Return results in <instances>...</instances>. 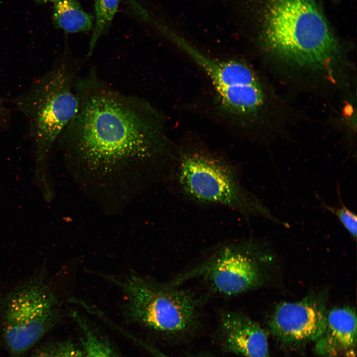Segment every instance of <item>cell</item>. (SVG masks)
<instances>
[{
  "instance_id": "18",
  "label": "cell",
  "mask_w": 357,
  "mask_h": 357,
  "mask_svg": "<svg viewBox=\"0 0 357 357\" xmlns=\"http://www.w3.org/2000/svg\"><path fill=\"white\" fill-rule=\"evenodd\" d=\"M148 349H149L150 352L154 354L156 357H170L163 353L157 350L156 349L153 348L151 347H147Z\"/></svg>"
},
{
  "instance_id": "1",
  "label": "cell",
  "mask_w": 357,
  "mask_h": 357,
  "mask_svg": "<svg viewBox=\"0 0 357 357\" xmlns=\"http://www.w3.org/2000/svg\"><path fill=\"white\" fill-rule=\"evenodd\" d=\"M76 114L58 139L75 180L100 201L123 202L143 186L173 150L158 112L95 74L76 80Z\"/></svg>"
},
{
  "instance_id": "12",
  "label": "cell",
  "mask_w": 357,
  "mask_h": 357,
  "mask_svg": "<svg viewBox=\"0 0 357 357\" xmlns=\"http://www.w3.org/2000/svg\"><path fill=\"white\" fill-rule=\"evenodd\" d=\"M53 2V21L56 28L69 33L93 29V16L86 12L77 0H55Z\"/></svg>"
},
{
  "instance_id": "14",
  "label": "cell",
  "mask_w": 357,
  "mask_h": 357,
  "mask_svg": "<svg viewBox=\"0 0 357 357\" xmlns=\"http://www.w3.org/2000/svg\"><path fill=\"white\" fill-rule=\"evenodd\" d=\"M72 315L84 333L81 357H114L109 346L91 329L84 318L76 311Z\"/></svg>"
},
{
  "instance_id": "4",
  "label": "cell",
  "mask_w": 357,
  "mask_h": 357,
  "mask_svg": "<svg viewBox=\"0 0 357 357\" xmlns=\"http://www.w3.org/2000/svg\"><path fill=\"white\" fill-rule=\"evenodd\" d=\"M75 68L67 52L14 99L16 109L28 120L36 147V176L40 186L50 183L48 159L51 149L77 113Z\"/></svg>"
},
{
  "instance_id": "17",
  "label": "cell",
  "mask_w": 357,
  "mask_h": 357,
  "mask_svg": "<svg viewBox=\"0 0 357 357\" xmlns=\"http://www.w3.org/2000/svg\"><path fill=\"white\" fill-rule=\"evenodd\" d=\"M9 113L0 98V125L6 123L9 119Z\"/></svg>"
},
{
  "instance_id": "8",
  "label": "cell",
  "mask_w": 357,
  "mask_h": 357,
  "mask_svg": "<svg viewBox=\"0 0 357 357\" xmlns=\"http://www.w3.org/2000/svg\"><path fill=\"white\" fill-rule=\"evenodd\" d=\"M193 278H198L212 292L225 297L245 293L257 287L262 281L254 257L247 249L234 245L220 248L170 283L178 286Z\"/></svg>"
},
{
  "instance_id": "15",
  "label": "cell",
  "mask_w": 357,
  "mask_h": 357,
  "mask_svg": "<svg viewBox=\"0 0 357 357\" xmlns=\"http://www.w3.org/2000/svg\"><path fill=\"white\" fill-rule=\"evenodd\" d=\"M338 204L335 206L327 204L318 195L317 197L320 201V207L334 215L341 223L345 228L355 239L357 231V217L356 214L348 208L343 203L342 199L339 185L337 186Z\"/></svg>"
},
{
  "instance_id": "11",
  "label": "cell",
  "mask_w": 357,
  "mask_h": 357,
  "mask_svg": "<svg viewBox=\"0 0 357 357\" xmlns=\"http://www.w3.org/2000/svg\"><path fill=\"white\" fill-rule=\"evenodd\" d=\"M220 325L226 349L245 357H270L267 333L257 322L242 313L226 311L221 314Z\"/></svg>"
},
{
  "instance_id": "16",
  "label": "cell",
  "mask_w": 357,
  "mask_h": 357,
  "mask_svg": "<svg viewBox=\"0 0 357 357\" xmlns=\"http://www.w3.org/2000/svg\"><path fill=\"white\" fill-rule=\"evenodd\" d=\"M82 350L71 342H62L45 345L32 357H81Z\"/></svg>"
},
{
  "instance_id": "13",
  "label": "cell",
  "mask_w": 357,
  "mask_h": 357,
  "mask_svg": "<svg viewBox=\"0 0 357 357\" xmlns=\"http://www.w3.org/2000/svg\"><path fill=\"white\" fill-rule=\"evenodd\" d=\"M119 3V0H95V23L89 42L88 56L92 55L98 41L110 26Z\"/></svg>"
},
{
  "instance_id": "3",
  "label": "cell",
  "mask_w": 357,
  "mask_h": 357,
  "mask_svg": "<svg viewBox=\"0 0 357 357\" xmlns=\"http://www.w3.org/2000/svg\"><path fill=\"white\" fill-rule=\"evenodd\" d=\"M172 177L184 198L195 203L228 207L246 216L281 223L256 195L241 184L231 163L207 147L185 144L173 152Z\"/></svg>"
},
{
  "instance_id": "9",
  "label": "cell",
  "mask_w": 357,
  "mask_h": 357,
  "mask_svg": "<svg viewBox=\"0 0 357 357\" xmlns=\"http://www.w3.org/2000/svg\"><path fill=\"white\" fill-rule=\"evenodd\" d=\"M325 294H309L300 300L281 302L276 305L269 321L272 335L288 344L315 342L326 324Z\"/></svg>"
},
{
  "instance_id": "19",
  "label": "cell",
  "mask_w": 357,
  "mask_h": 357,
  "mask_svg": "<svg viewBox=\"0 0 357 357\" xmlns=\"http://www.w3.org/2000/svg\"><path fill=\"white\" fill-rule=\"evenodd\" d=\"M55 0H34L38 3H45L48 2H54Z\"/></svg>"
},
{
  "instance_id": "5",
  "label": "cell",
  "mask_w": 357,
  "mask_h": 357,
  "mask_svg": "<svg viewBox=\"0 0 357 357\" xmlns=\"http://www.w3.org/2000/svg\"><path fill=\"white\" fill-rule=\"evenodd\" d=\"M101 275L122 292L123 313L130 321L160 332L177 333L196 320L200 302L189 291L158 283L132 270L123 275Z\"/></svg>"
},
{
  "instance_id": "7",
  "label": "cell",
  "mask_w": 357,
  "mask_h": 357,
  "mask_svg": "<svg viewBox=\"0 0 357 357\" xmlns=\"http://www.w3.org/2000/svg\"><path fill=\"white\" fill-rule=\"evenodd\" d=\"M170 40L185 52L209 77L221 109L231 113L248 109L262 98L264 89L254 71L237 60L221 61L204 55L174 33Z\"/></svg>"
},
{
  "instance_id": "6",
  "label": "cell",
  "mask_w": 357,
  "mask_h": 357,
  "mask_svg": "<svg viewBox=\"0 0 357 357\" xmlns=\"http://www.w3.org/2000/svg\"><path fill=\"white\" fill-rule=\"evenodd\" d=\"M44 268L0 297V313L8 348L16 353L32 347L60 313V300Z\"/></svg>"
},
{
  "instance_id": "2",
  "label": "cell",
  "mask_w": 357,
  "mask_h": 357,
  "mask_svg": "<svg viewBox=\"0 0 357 357\" xmlns=\"http://www.w3.org/2000/svg\"><path fill=\"white\" fill-rule=\"evenodd\" d=\"M262 42L270 56L294 70L330 73L339 44L313 0H268Z\"/></svg>"
},
{
  "instance_id": "10",
  "label": "cell",
  "mask_w": 357,
  "mask_h": 357,
  "mask_svg": "<svg viewBox=\"0 0 357 357\" xmlns=\"http://www.w3.org/2000/svg\"><path fill=\"white\" fill-rule=\"evenodd\" d=\"M357 341L355 309L335 307L327 312L325 329L315 342L314 351L321 357H356Z\"/></svg>"
}]
</instances>
